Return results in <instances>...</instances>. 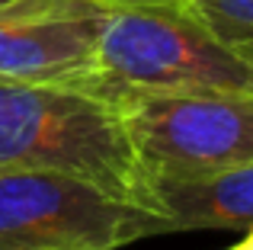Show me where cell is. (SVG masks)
Masks as SVG:
<instances>
[{"label":"cell","instance_id":"cell-1","mask_svg":"<svg viewBox=\"0 0 253 250\" xmlns=\"http://www.w3.org/2000/svg\"><path fill=\"white\" fill-rule=\"evenodd\" d=\"M0 170H48L148 206V173L109 96L0 81Z\"/></svg>","mask_w":253,"mask_h":250},{"label":"cell","instance_id":"cell-2","mask_svg":"<svg viewBox=\"0 0 253 250\" xmlns=\"http://www.w3.org/2000/svg\"><path fill=\"white\" fill-rule=\"evenodd\" d=\"M253 93V64L224 45L189 6L116 0L96 48L93 93Z\"/></svg>","mask_w":253,"mask_h":250},{"label":"cell","instance_id":"cell-3","mask_svg":"<svg viewBox=\"0 0 253 250\" xmlns=\"http://www.w3.org/2000/svg\"><path fill=\"white\" fill-rule=\"evenodd\" d=\"M173 234L164 215L77 176L0 170V250H119Z\"/></svg>","mask_w":253,"mask_h":250},{"label":"cell","instance_id":"cell-4","mask_svg":"<svg viewBox=\"0 0 253 250\" xmlns=\"http://www.w3.org/2000/svg\"><path fill=\"white\" fill-rule=\"evenodd\" d=\"M128 141L151 176H199L253 161V93H116Z\"/></svg>","mask_w":253,"mask_h":250},{"label":"cell","instance_id":"cell-5","mask_svg":"<svg viewBox=\"0 0 253 250\" xmlns=\"http://www.w3.org/2000/svg\"><path fill=\"white\" fill-rule=\"evenodd\" d=\"M116 0H10L0 6V81L93 93L96 48Z\"/></svg>","mask_w":253,"mask_h":250},{"label":"cell","instance_id":"cell-6","mask_svg":"<svg viewBox=\"0 0 253 250\" xmlns=\"http://www.w3.org/2000/svg\"><path fill=\"white\" fill-rule=\"evenodd\" d=\"M148 208L176 231H247L253 225V161L199 176H151Z\"/></svg>","mask_w":253,"mask_h":250},{"label":"cell","instance_id":"cell-7","mask_svg":"<svg viewBox=\"0 0 253 250\" xmlns=\"http://www.w3.org/2000/svg\"><path fill=\"white\" fill-rule=\"evenodd\" d=\"M183 6H189L192 16L209 26L224 45H253V0H183Z\"/></svg>","mask_w":253,"mask_h":250},{"label":"cell","instance_id":"cell-8","mask_svg":"<svg viewBox=\"0 0 253 250\" xmlns=\"http://www.w3.org/2000/svg\"><path fill=\"white\" fill-rule=\"evenodd\" d=\"M228 250H253V225L247 228V234H244L241 244H234V247H228Z\"/></svg>","mask_w":253,"mask_h":250},{"label":"cell","instance_id":"cell-9","mask_svg":"<svg viewBox=\"0 0 253 250\" xmlns=\"http://www.w3.org/2000/svg\"><path fill=\"white\" fill-rule=\"evenodd\" d=\"M237 51H244V55H247V61L253 64V45H247V48H237Z\"/></svg>","mask_w":253,"mask_h":250},{"label":"cell","instance_id":"cell-10","mask_svg":"<svg viewBox=\"0 0 253 250\" xmlns=\"http://www.w3.org/2000/svg\"><path fill=\"white\" fill-rule=\"evenodd\" d=\"M170 3H183V0H170Z\"/></svg>","mask_w":253,"mask_h":250},{"label":"cell","instance_id":"cell-11","mask_svg":"<svg viewBox=\"0 0 253 250\" xmlns=\"http://www.w3.org/2000/svg\"><path fill=\"white\" fill-rule=\"evenodd\" d=\"M3 3H10V0H0V6H3Z\"/></svg>","mask_w":253,"mask_h":250}]
</instances>
